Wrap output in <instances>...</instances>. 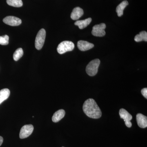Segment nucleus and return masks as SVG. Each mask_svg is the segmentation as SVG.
I'll return each mask as SVG.
<instances>
[{"instance_id": "nucleus-4", "label": "nucleus", "mask_w": 147, "mask_h": 147, "mask_svg": "<svg viewBox=\"0 0 147 147\" xmlns=\"http://www.w3.org/2000/svg\"><path fill=\"white\" fill-rule=\"evenodd\" d=\"M46 37V31L44 29H41L37 34L36 38L35 45L36 48L38 50L42 49L45 42Z\"/></svg>"}, {"instance_id": "nucleus-17", "label": "nucleus", "mask_w": 147, "mask_h": 147, "mask_svg": "<svg viewBox=\"0 0 147 147\" xmlns=\"http://www.w3.org/2000/svg\"><path fill=\"white\" fill-rule=\"evenodd\" d=\"M6 1L8 5L14 7H21L23 5L22 0H7Z\"/></svg>"}, {"instance_id": "nucleus-1", "label": "nucleus", "mask_w": 147, "mask_h": 147, "mask_svg": "<svg viewBox=\"0 0 147 147\" xmlns=\"http://www.w3.org/2000/svg\"><path fill=\"white\" fill-rule=\"evenodd\" d=\"M83 109L85 114L91 118L99 119L102 115L100 108L92 98H89L85 101Z\"/></svg>"}, {"instance_id": "nucleus-15", "label": "nucleus", "mask_w": 147, "mask_h": 147, "mask_svg": "<svg viewBox=\"0 0 147 147\" xmlns=\"http://www.w3.org/2000/svg\"><path fill=\"white\" fill-rule=\"evenodd\" d=\"M10 91L7 88L3 89L0 90V104L9 97Z\"/></svg>"}, {"instance_id": "nucleus-8", "label": "nucleus", "mask_w": 147, "mask_h": 147, "mask_svg": "<svg viewBox=\"0 0 147 147\" xmlns=\"http://www.w3.org/2000/svg\"><path fill=\"white\" fill-rule=\"evenodd\" d=\"M5 24L11 26H16L21 25L22 21L20 18L13 16H7L3 19Z\"/></svg>"}, {"instance_id": "nucleus-2", "label": "nucleus", "mask_w": 147, "mask_h": 147, "mask_svg": "<svg viewBox=\"0 0 147 147\" xmlns=\"http://www.w3.org/2000/svg\"><path fill=\"white\" fill-rule=\"evenodd\" d=\"M100 64V61L98 59H95L90 62L86 68V71L88 75L91 76L96 75Z\"/></svg>"}, {"instance_id": "nucleus-12", "label": "nucleus", "mask_w": 147, "mask_h": 147, "mask_svg": "<svg viewBox=\"0 0 147 147\" xmlns=\"http://www.w3.org/2000/svg\"><path fill=\"white\" fill-rule=\"evenodd\" d=\"M65 111L64 110H60L55 112L52 117V120L54 122L57 123L63 118L65 115Z\"/></svg>"}, {"instance_id": "nucleus-6", "label": "nucleus", "mask_w": 147, "mask_h": 147, "mask_svg": "<svg viewBox=\"0 0 147 147\" xmlns=\"http://www.w3.org/2000/svg\"><path fill=\"white\" fill-rule=\"evenodd\" d=\"M121 119H123L125 123V125L128 127H131L132 124L130 121L132 119V116L125 109L122 108L119 112Z\"/></svg>"}, {"instance_id": "nucleus-11", "label": "nucleus", "mask_w": 147, "mask_h": 147, "mask_svg": "<svg viewBox=\"0 0 147 147\" xmlns=\"http://www.w3.org/2000/svg\"><path fill=\"white\" fill-rule=\"evenodd\" d=\"M84 10L80 7H76L74 9L71 14V18L73 20H77L84 14Z\"/></svg>"}, {"instance_id": "nucleus-20", "label": "nucleus", "mask_w": 147, "mask_h": 147, "mask_svg": "<svg viewBox=\"0 0 147 147\" xmlns=\"http://www.w3.org/2000/svg\"><path fill=\"white\" fill-rule=\"evenodd\" d=\"M142 94L144 96V97L147 99V88H144L142 90Z\"/></svg>"}, {"instance_id": "nucleus-19", "label": "nucleus", "mask_w": 147, "mask_h": 147, "mask_svg": "<svg viewBox=\"0 0 147 147\" xmlns=\"http://www.w3.org/2000/svg\"><path fill=\"white\" fill-rule=\"evenodd\" d=\"M9 39V37L7 35L3 36H0V44L3 45H8Z\"/></svg>"}, {"instance_id": "nucleus-3", "label": "nucleus", "mask_w": 147, "mask_h": 147, "mask_svg": "<svg viewBox=\"0 0 147 147\" xmlns=\"http://www.w3.org/2000/svg\"><path fill=\"white\" fill-rule=\"evenodd\" d=\"M74 45L73 42L70 41H64L61 42L57 48V51L60 54H63L67 52L74 50Z\"/></svg>"}, {"instance_id": "nucleus-16", "label": "nucleus", "mask_w": 147, "mask_h": 147, "mask_svg": "<svg viewBox=\"0 0 147 147\" xmlns=\"http://www.w3.org/2000/svg\"><path fill=\"white\" fill-rule=\"evenodd\" d=\"M134 40L139 42L142 41H147V33L146 31L140 32L139 34H137L134 37Z\"/></svg>"}, {"instance_id": "nucleus-14", "label": "nucleus", "mask_w": 147, "mask_h": 147, "mask_svg": "<svg viewBox=\"0 0 147 147\" xmlns=\"http://www.w3.org/2000/svg\"><path fill=\"white\" fill-rule=\"evenodd\" d=\"M128 5V2L127 1H124L118 5L116 8V11L117 13L118 16L119 17H121L123 15L124 9Z\"/></svg>"}, {"instance_id": "nucleus-13", "label": "nucleus", "mask_w": 147, "mask_h": 147, "mask_svg": "<svg viewBox=\"0 0 147 147\" xmlns=\"http://www.w3.org/2000/svg\"><path fill=\"white\" fill-rule=\"evenodd\" d=\"M92 21V18H89L84 20L77 21L74 23V25L79 27L80 29H83L88 26Z\"/></svg>"}, {"instance_id": "nucleus-18", "label": "nucleus", "mask_w": 147, "mask_h": 147, "mask_svg": "<svg viewBox=\"0 0 147 147\" xmlns=\"http://www.w3.org/2000/svg\"><path fill=\"white\" fill-rule=\"evenodd\" d=\"M24 55V51L21 48H19L15 51L13 55V59L15 61H18Z\"/></svg>"}, {"instance_id": "nucleus-10", "label": "nucleus", "mask_w": 147, "mask_h": 147, "mask_svg": "<svg viewBox=\"0 0 147 147\" xmlns=\"http://www.w3.org/2000/svg\"><path fill=\"white\" fill-rule=\"evenodd\" d=\"M136 119L138 126L141 128H145L147 127V117L142 114H137Z\"/></svg>"}, {"instance_id": "nucleus-22", "label": "nucleus", "mask_w": 147, "mask_h": 147, "mask_svg": "<svg viewBox=\"0 0 147 147\" xmlns=\"http://www.w3.org/2000/svg\"></svg>"}, {"instance_id": "nucleus-7", "label": "nucleus", "mask_w": 147, "mask_h": 147, "mask_svg": "<svg viewBox=\"0 0 147 147\" xmlns=\"http://www.w3.org/2000/svg\"><path fill=\"white\" fill-rule=\"evenodd\" d=\"M33 130L34 127L32 125H26L21 128L19 137L21 139L26 138L32 134Z\"/></svg>"}, {"instance_id": "nucleus-21", "label": "nucleus", "mask_w": 147, "mask_h": 147, "mask_svg": "<svg viewBox=\"0 0 147 147\" xmlns=\"http://www.w3.org/2000/svg\"><path fill=\"white\" fill-rule=\"evenodd\" d=\"M3 137L0 136V146L3 144Z\"/></svg>"}, {"instance_id": "nucleus-9", "label": "nucleus", "mask_w": 147, "mask_h": 147, "mask_svg": "<svg viewBox=\"0 0 147 147\" xmlns=\"http://www.w3.org/2000/svg\"><path fill=\"white\" fill-rule=\"evenodd\" d=\"M77 47L81 51H86L94 47V45L88 41L79 40L77 43Z\"/></svg>"}, {"instance_id": "nucleus-5", "label": "nucleus", "mask_w": 147, "mask_h": 147, "mask_svg": "<svg viewBox=\"0 0 147 147\" xmlns=\"http://www.w3.org/2000/svg\"><path fill=\"white\" fill-rule=\"evenodd\" d=\"M106 28V25L102 23L98 25L94 26L92 30V34L95 36L102 37L105 34V30Z\"/></svg>"}]
</instances>
